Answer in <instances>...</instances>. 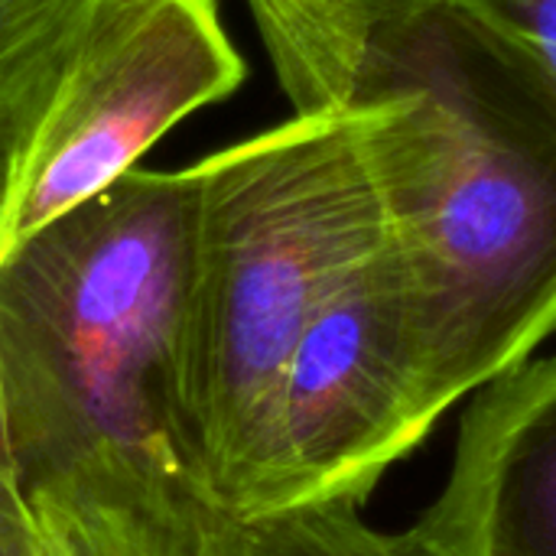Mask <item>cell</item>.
<instances>
[{
    "mask_svg": "<svg viewBox=\"0 0 556 556\" xmlns=\"http://www.w3.org/2000/svg\"><path fill=\"white\" fill-rule=\"evenodd\" d=\"M296 114L375 111L430 427L556 332V85L456 0H248Z\"/></svg>",
    "mask_w": 556,
    "mask_h": 556,
    "instance_id": "6da1fadb",
    "label": "cell"
},
{
    "mask_svg": "<svg viewBox=\"0 0 556 556\" xmlns=\"http://www.w3.org/2000/svg\"><path fill=\"white\" fill-rule=\"evenodd\" d=\"M241 81L244 59L215 0H108L26 153L0 251L108 189Z\"/></svg>",
    "mask_w": 556,
    "mask_h": 556,
    "instance_id": "5b68a950",
    "label": "cell"
},
{
    "mask_svg": "<svg viewBox=\"0 0 556 556\" xmlns=\"http://www.w3.org/2000/svg\"><path fill=\"white\" fill-rule=\"evenodd\" d=\"M0 556H39V541L29 511L0 508Z\"/></svg>",
    "mask_w": 556,
    "mask_h": 556,
    "instance_id": "7c38bea8",
    "label": "cell"
},
{
    "mask_svg": "<svg viewBox=\"0 0 556 556\" xmlns=\"http://www.w3.org/2000/svg\"><path fill=\"white\" fill-rule=\"evenodd\" d=\"M0 508L7 511H29V502L20 489V472L13 459V440H10V420H7V397H3V378H0Z\"/></svg>",
    "mask_w": 556,
    "mask_h": 556,
    "instance_id": "8fae6325",
    "label": "cell"
},
{
    "mask_svg": "<svg viewBox=\"0 0 556 556\" xmlns=\"http://www.w3.org/2000/svg\"><path fill=\"white\" fill-rule=\"evenodd\" d=\"M430 430L410 277L391 238L313 316L212 495L238 521L365 505Z\"/></svg>",
    "mask_w": 556,
    "mask_h": 556,
    "instance_id": "277c9868",
    "label": "cell"
},
{
    "mask_svg": "<svg viewBox=\"0 0 556 556\" xmlns=\"http://www.w3.org/2000/svg\"><path fill=\"white\" fill-rule=\"evenodd\" d=\"M195 228V169L134 166L0 251V378L26 502L101 453L189 469L179 358Z\"/></svg>",
    "mask_w": 556,
    "mask_h": 556,
    "instance_id": "7a4b0ae2",
    "label": "cell"
},
{
    "mask_svg": "<svg viewBox=\"0 0 556 556\" xmlns=\"http://www.w3.org/2000/svg\"><path fill=\"white\" fill-rule=\"evenodd\" d=\"M108 0H0V231L26 153Z\"/></svg>",
    "mask_w": 556,
    "mask_h": 556,
    "instance_id": "ba28073f",
    "label": "cell"
},
{
    "mask_svg": "<svg viewBox=\"0 0 556 556\" xmlns=\"http://www.w3.org/2000/svg\"><path fill=\"white\" fill-rule=\"evenodd\" d=\"M375 111L293 114L199 160V228L179 358L186 466L218 489L326 300L391 241Z\"/></svg>",
    "mask_w": 556,
    "mask_h": 556,
    "instance_id": "3957f363",
    "label": "cell"
},
{
    "mask_svg": "<svg viewBox=\"0 0 556 556\" xmlns=\"http://www.w3.org/2000/svg\"><path fill=\"white\" fill-rule=\"evenodd\" d=\"M248 556H417L407 534L362 518V502H326L244 521Z\"/></svg>",
    "mask_w": 556,
    "mask_h": 556,
    "instance_id": "9c48e42d",
    "label": "cell"
},
{
    "mask_svg": "<svg viewBox=\"0 0 556 556\" xmlns=\"http://www.w3.org/2000/svg\"><path fill=\"white\" fill-rule=\"evenodd\" d=\"M39 556H248V528L189 469L101 453L29 495Z\"/></svg>",
    "mask_w": 556,
    "mask_h": 556,
    "instance_id": "52a82bcc",
    "label": "cell"
},
{
    "mask_svg": "<svg viewBox=\"0 0 556 556\" xmlns=\"http://www.w3.org/2000/svg\"><path fill=\"white\" fill-rule=\"evenodd\" d=\"M479 391L407 541L417 556H556V355Z\"/></svg>",
    "mask_w": 556,
    "mask_h": 556,
    "instance_id": "8992f818",
    "label": "cell"
},
{
    "mask_svg": "<svg viewBox=\"0 0 556 556\" xmlns=\"http://www.w3.org/2000/svg\"><path fill=\"white\" fill-rule=\"evenodd\" d=\"M511 46H518L556 85V0H456Z\"/></svg>",
    "mask_w": 556,
    "mask_h": 556,
    "instance_id": "30bf717a",
    "label": "cell"
}]
</instances>
